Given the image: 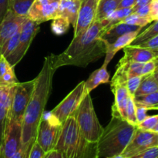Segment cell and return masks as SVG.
<instances>
[{
  "label": "cell",
  "instance_id": "cell-1",
  "mask_svg": "<svg viewBox=\"0 0 158 158\" xmlns=\"http://www.w3.org/2000/svg\"><path fill=\"white\" fill-rule=\"evenodd\" d=\"M56 69L52 54L45 57L43 68L35 78L32 94L23 115L21 146L31 147L35 141L39 124L51 94L52 79Z\"/></svg>",
  "mask_w": 158,
  "mask_h": 158
},
{
  "label": "cell",
  "instance_id": "cell-2",
  "mask_svg": "<svg viewBox=\"0 0 158 158\" xmlns=\"http://www.w3.org/2000/svg\"><path fill=\"white\" fill-rule=\"evenodd\" d=\"M107 29L102 21H94L84 32L73 37L69 46L62 53L57 56L52 54L55 67H86L106 55V45L102 39V35Z\"/></svg>",
  "mask_w": 158,
  "mask_h": 158
},
{
  "label": "cell",
  "instance_id": "cell-3",
  "mask_svg": "<svg viewBox=\"0 0 158 158\" xmlns=\"http://www.w3.org/2000/svg\"><path fill=\"white\" fill-rule=\"evenodd\" d=\"M136 129L137 126L124 119L112 116L97 142V157L106 158L122 154L132 139Z\"/></svg>",
  "mask_w": 158,
  "mask_h": 158
},
{
  "label": "cell",
  "instance_id": "cell-4",
  "mask_svg": "<svg viewBox=\"0 0 158 158\" xmlns=\"http://www.w3.org/2000/svg\"><path fill=\"white\" fill-rule=\"evenodd\" d=\"M54 150L62 153L64 158H98L97 143H91L83 137L74 114L62 125Z\"/></svg>",
  "mask_w": 158,
  "mask_h": 158
},
{
  "label": "cell",
  "instance_id": "cell-5",
  "mask_svg": "<svg viewBox=\"0 0 158 158\" xmlns=\"http://www.w3.org/2000/svg\"><path fill=\"white\" fill-rule=\"evenodd\" d=\"M74 115L83 137L91 143H97L103 133V127L96 114L90 94L83 97Z\"/></svg>",
  "mask_w": 158,
  "mask_h": 158
},
{
  "label": "cell",
  "instance_id": "cell-6",
  "mask_svg": "<svg viewBox=\"0 0 158 158\" xmlns=\"http://www.w3.org/2000/svg\"><path fill=\"white\" fill-rule=\"evenodd\" d=\"M63 123L51 112H44L39 124L35 142L46 153L55 148Z\"/></svg>",
  "mask_w": 158,
  "mask_h": 158
},
{
  "label": "cell",
  "instance_id": "cell-7",
  "mask_svg": "<svg viewBox=\"0 0 158 158\" xmlns=\"http://www.w3.org/2000/svg\"><path fill=\"white\" fill-rule=\"evenodd\" d=\"M35 85V79L30 81L19 83L14 86L12 103L9 110V120L23 123V115L29 103Z\"/></svg>",
  "mask_w": 158,
  "mask_h": 158
},
{
  "label": "cell",
  "instance_id": "cell-8",
  "mask_svg": "<svg viewBox=\"0 0 158 158\" xmlns=\"http://www.w3.org/2000/svg\"><path fill=\"white\" fill-rule=\"evenodd\" d=\"M40 23L26 18L22 25L19 39L16 48L10 56L6 58L11 66L15 67V65L18 64L26 55L32 40L40 31Z\"/></svg>",
  "mask_w": 158,
  "mask_h": 158
},
{
  "label": "cell",
  "instance_id": "cell-9",
  "mask_svg": "<svg viewBox=\"0 0 158 158\" xmlns=\"http://www.w3.org/2000/svg\"><path fill=\"white\" fill-rule=\"evenodd\" d=\"M84 82L82 81L62 100L52 111H50L61 123L75 113L84 97Z\"/></svg>",
  "mask_w": 158,
  "mask_h": 158
},
{
  "label": "cell",
  "instance_id": "cell-10",
  "mask_svg": "<svg viewBox=\"0 0 158 158\" xmlns=\"http://www.w3.org/2000/svg\"><path fill=\"white\" fill-rule=\"evenodd\" d=\"M158 134L154 131H142L137 127L132 139L122 153L126 158H130L152 147L157 146Z\"/></svg>",
  "mask_w": 158,
  "mask_h": 158
},
{
  "label": "cell",
  "instance_id": "cell-11",
  "mask_svg": "<svg viewBox=\"0 0 158 158\" xmlns=\"http://www.w3.org/2000/svg\"><path fill=\"white\" fill-rule=\"evenodd\" d=\"M60 0H35L28 12L27 17L32 21L40 23L58 17Z\"/></svg>",
  "mask_w": 158,
  "mask_h": 158
},
{
  "label": "cell",
  "instance_id": "cell-12",
  "mask_svg": "<svg viewBox=\"0 0 158 158\" xmlns=\"http://www.w3.org/2000/svg\"><path fill=\"white\" fill-rule=\"evenodd\" d=\"M22 123L9 120L2 145L0 150V158H10L21 147Z\"/></svg>",
  "mask_w": 158,
  "mask_h": 158
},
{
  "label": "cell",
  "instance_id": "cell-13",
  "mask_svg": "<svg viewBox=\"0 0 158 158\" xmlns=\"http://www.w3.org/2000/svg\"><path fill=\"white\" fill-rule=\"evenodd\" d=\"M100 0H81L77 23L74 26V36L84 32L96 19Z\"/></svg>",
  "mask_w": 158,
  "mask_h": 158
},
{
  "label": "cell",
  "instance_id": "cell-14",
  "mask_svg": "<svg viewBox=\"0 0 158 158\" xmlns=\"http://www.w3.org/2000/svg\"><path fill=\"white\" fill-rule=\"evenodd\" d=\"M13 86L0 85V150L2 145L6 127L9 123V115L14 91Z\"/></svg>",
  "mask_w": 158,
  "mask_h": 158
},
{
  "label": "cell",
  "instance_id": "cell-15",
  "mask_svg": "<svg viewBox=\"0 0 158 158\" xmlns=\"http://www.w3.org/2000/svg\"><path fill=\"white\" fill-rule=\"evenodd\" d=\"M27 17L21 16L8 10L4 19L0 23V52L5 43L21 28Z\"/></svg>",
  "mask_w": 158,
  "mask_h": 158
},
{
  "label": "cell",
  "instance_id": "cell-16",
  "mask_svg": "<svg viewBox=\"0 0 158 158\" xmlns=\"http://www.w3.org/2000/svg\"><path fill=\"white\" fill-rule=\"evenodd\" d=\"M110 87L114 95V102L112 106V116L121 117L126 120V109L129 97L127 85H114L110 86Z\"/></svg>",
  "mask_w": 158,
  "mask_h": 158
},
{
  "label": "cell",
  "instance_id": "cell-17",
  "mask_svg": "<svg viewBox=\"0 0 158 158\" xmlns=\"http://www.w3.org/2000/svg\"><path fill=\"white\" fill-rule=\"evenodd\" d=\"M123 49L124 52L123 58L129 62L144 63L154 60L157 56V53L155 50L138 46L129 45Z\"/></svg>",
  "mask_w": 158,
  "mask_h": 158
},
{
  "label": "cell",
  "instance_id": "cell-18",
  "mask_svg": "<svg viewBox=\"0 0 158 158\" xmlns=\"http://www.w3.org/2000/svg\"><path fill=\"white\" fill-rule=\"evenodd\" d=\"M141 29H138V30L133 31V32H127V33L123 34V35L117 38L114 43H110V44H106V55H105V60L103 64L108 65L110 62L112 60L115 54L117 53L118 51L120 49H123L126 47L127 46H129L131 44L133 41L136 39L139 33L140 32Z\"/></svg>",
  "mask_w": 158,
  "mask_h": 158
},
{
  "label": "cell",
  "instance_id": "cell-19",
  "mask_svg": "<svg viewBox=\"0 0 158 158\" xmlns=\"http://www.w3.org/2000/svg\"><path fill=\"white\" fill-rule=\"evenodd\" d=\"M80 3L81 0H60L58 8V17L68 19L74 27L78 17Z\"/></svg>",
  "mask_w": 158,
  "mask_h": 158
},
{
  "label": "cell",
  "instance_id": "cell-20",
  "mask_svg": "<svg viewBox=\"0 0 158 158\" xmlns=\"http://www.w3.org/2000/svg\"><path fill=\"white\" fill-rule=\"evenodd\" d=\"M107 65L103 64L100 69L92 73L88 80L84 82V96L90 94L91 91L97 88L101 83H107L110 82V75L108 73Z\"/></svg>",
  "mask_w": 158,
  "mask_h": 158
},
{
  "label": "cell",
  "instance_id": "cell-21",
  "mask_svg": "<svg viewBox=\"0 0 158 158\" xmlns=\"http://www.w3.org/2000/svg\"><path fill=\"white\" fill-rule=\"evenodd\" d=\"M141 29L142 27L140 26H131L125 23H117L107 29V30L102 35V39L104 40L106 44H110L123 34Z\"/></svg>",
  "mask_w": 158,
  "mask_h": 158
},
{
  "label": "cell",
  "instance_id": "cell-22",
  "mask_svg": "<svg viewBox=\"0 0 158 158\" xmlns=\"http://www.w3.org/2000/svg\"><path fill=\"white\" fill-rule=\"evenodd\" d=\"M157 91H158V82L154 78V74L151 73L142 77L141 82L134 94V97H142Z\"/></svg>",
  "mask_w": 158,
  "mask_h": 158
},
{
  "label": "cell",
  "instance_id": "cell-23",
  "mask_svg": "<svg viewBox=\"0 0 158 158\" xmlns=\"http://www.w3.org/2000/svg\"><path fill=\"white\" fill-rule=\"evenodd\" d=\"M120 0H100L95 21H102L118 9Z\"/></svg>",
  "mask_w": 158,
  "mask_h": 158
},
{
  "label": "cell",
  "instance_id": "cell-24",
  "mask_svg": "<svg viewBox=\"0 0 158 158\" xmlns=\"http://www.w3.org/2000/svg\"><path fill=\"white\" fill-rule=\"evenodd\" d=\"M35 0H9V9L14 13L26 17Z\"/></svg>",
  "mask_w": 158,
  "mask_h": 158
},
{
  "label": "cell",
  "instance_id": "cell-25",
  "mask_svg": "<svg viewBox=\"0 0 158 158\" xmlns=\"http://www.w3.org/2000/svg\"><path fill=\"white\" fill-rule=\"evenodd\" d=\"M134 102L136 106H144L149 110H158V91L142 97H134Z\"/></svg>",
  "mask_w": 158,
  "mask_h": 158
},
{
  "label": "cell",
  "instance_id": "cell-26",
  "mask_svg": "<svg viewBox=\"0 0 158 158\" xmlns=\"http://www.w3.org/2000/svg\"><path fill=\"white\" fill-rule=\"evenodd\" d=\"M157 35H158V20H155L154 23L151 24L143 32H140L131 45V46H137Z\"/></svg>",
  "mask_w": 158,
  "mask_h": 158
},
{
  "label": "cell",
  "instance_id": "cell-27",
  "mask_svg": "<svg viewBox=\"0 0 158 158\" xmlns=\"http://www.w3.org/2000/svg\"><path fill=\"white\" fill-rule=\"evenodd\" d=\"M152 20L151 19L150 17H143L137 14L131 13V15H128L127 17L123 19L122 21H120L119 23H125V24L131 25V26H137L140 27H144L149 23H152Z\"/></svg>",
  "mask_w": 158,
  "mask_h": 158
},
{
  "label": "cell",
  "instance_id": "cell-28",
  "mask_svg": "<svg viewBox=\"0 0 158 158\" xmlns=\"http://www.w3.org/2000/svg\"><path fill=\"white\" fill-rule=\"evenodd\" d=\"M69 20L63 17H58L52 19V23L51 24V29L52 33L56 35H61L66 33L69 28Z\"/></svg>",
  "mask_w": 158,
  "mask_h": 158
},
{
  "label": "cell",
  "instance_id": "cell-29",
  "mask_svg": "<svg viewBox=\"0 0 158 158\" xmlns=\"http://www.w3.org/2000/svg\"><path fill=\"white\" fill-rule=\"evenodd\" d=\"M22 27V26H21ZM20 31H21V28L6 42L4 44V46H2L1 49V52H0V55H2L5 58H7L9 56H10L11 54L13 52V51L15 50V48H16L17 45L19 43V35H20Z\"/></svg>",
  "mask_w": 158,
  "mask_h": 158
},
{
  "label": "cell",
  "instance_id": "cell-30",
  "mask_svg": "<svg viewBox=\"0 0 158 158\" xmlns=\"http://www.w3.org/2000/svg\"><path fill=\"white\" fill-rule=\"evenodd\" d=\"M126 120L131 124L137 126V121L136 117V104L134 102V97L130 95L128 97L127 104L126 109Z\"/></svg>",
  "mask_w": 158,
  "mask_h": 158
},
{
  "label": "cell",
  "instance_id": "cell-31",
  "mask_svg": "<svg viewBox=\"0 0 158 158\" xmlns=\"http://www.w3.org/2000/svg\"><path fill=\"white\" fill-rule=\"evenodd\" d=\"M158 121V115L148 116L145 120L137 125V127L142 131H153Z\"/></svg>",
  "mask_w": 158,
  "mask_h": 158
},
{
  "label": "cell",
  "instance_id": "cell-32",
  "mask_svg": "<svg viewBox=\"0 0 158 158\" xmlns=\"http://www.w3.org/2000/svg\"><path fill=\"white\" fill-rule=\"evenodd\" d=\"M19 83L16 77H15L14 67H10L7 72L0 79V85L2 86H13Z\"/></svg>",
  "mask_w": 158,
  "mask_h": 158
},
{
  "label": "cell",
  "instance_id": "cell-33",
  "mask_svg": "<svg viewBox=\"0 0 158 158\" xmlns=\"http://www.w3.org/2000/svg\"><path fill=\"white\" fill-rule=\"evenodd\" d=\"M141 76H134V77H128L127 81V89L130 95L134 97V94L137 91L139 85L142 80Z\"/></svg>",
  "mask_w": 158,
  "mask_h": 158
},
{
  "label": "cell",
  "instance_id": "cell-34",
  "mask_svg": "<svg viewBox=\"0 0 158 158\" xmlns=\"http://www.w3.org/2000/svg\"><path fill=\"white\" fill-rule=\"evenodd\" d=\"M130 158H158V146L148 148Z\"/></svg>",
  "mask_w": 158,
  "mask_h": 158
},
{
  "label": "cell",
  "instance_id": "cell-35",
  "mask_svg": "<svg viewBox=\"0 0 158 158\" xmlns=\"http://www.w3.org/2000/svg\"><path fill=\"white\" fill-rule=\"evenodd\" d=\"M143 63H136V62H130L128 66V77H134V76H141L142 69H143Z\"/></svg>",
  "mask_w": 158,
  "mask_h": 158
},
{
  "label": "cell",
  "instance_id": "cell-36",
  "mask_svg": "<svg viewBox=\"0 0 158 158\" xmlns=\"http://www.w3.org/2000/svg\"><path fill=\"white\" fill-rule=\"evenodd\" d=\"M46 154H47V153L45 152V151L42 149L41 147L35 141L32 143V147H31V149L30 151H29L28 158H44L46 157Z\"/></svg>",
  "mask_w": 158,
  "mask_h": 158
},
{
  "label": "cell",
  "instance_id": "cell-37",
  "mask_svg": "<svg viewBox=\"0 0 158 158\" xmlns=\"http://www.w3.org/2000/svg\"><path fill=\"white\" fill-rule=\"evenodd\" d=\"M138 46L143 48H148V49H153V50H157L158 49V35H155L153 38L137 45Z\"/></svg>",
  "mask_w": 158,
  "mask_h": 158
},
{
  "label": "cell",
  "instance_id": "cell-38",
  "mask_svg": "<svg viewBox=\"0 0 158 158\" xmlns=\"http://www.w3.org/2000/svg\"><path fill=\"white\" fill-rule=\"evenodd\" d=\"M148 111H149V110L144 106H136V117H137V124L141 123L143 120L146 119V117L148 116Z\"/></svg>",
  "mask_w": 158,
  "mask_h": 158
},
{
  "label": "cell",
  "instance_id": "cell-39",
  "mask_svg": "<svg viewBox=\"0 0 158 158\" xmlns=\"http://www.w3.org/2000/svg\"><path fill=\"white\" fill-rule=\"evenodd\" d=\"M156 69V65L154 60H151L147 63H143V69H142V77L143 76L149 75V74L154 73Z\"/></svg>",
  "mask_w": 158,
  "mask_h": 158
},
{
  "label": "cell",
  "instance_id": "cell-40",
  "mask_svg": "<svg viewBox=\"0 0 158 158\" xmlns=\"http://www.w3.org/2000/svg\"><path fill=\"white\" fill-rule=\"evenodd\" d=\"M151 4V3H150ZM150 4L145 5V6H139V7L134 8L133 7V10H134V13L137 14V15H140L143 17H149L150 13Z\"/></svg>",
  "mask_w": 158,
  "mask_h": 158
},
{
  "label": "cell",
  "instance_id": "cell-41",
  "mask_svg": "<svg viewBox=\"0 0 158 158\" xmlns=\"http://www.w3.org/2000/svg\"><path fill=\"white\" fill-rule=\"evenodd\" d=\"M31 147L21 146L19 149V151L10 158H28Z\"/></svg>",
  "mask_w": 158,
  "mask_h": 158
},
{
  "label": "cell",
  "instance_id": "cell-42",
  "mask_svg": "<svg viewBox=\"0 0 158 158\" xmlns=\"http://www.w3.org/2000/svg\"><path fill=\"white\" fill-rule=\"evenodd\" d=\"M9 10V0H0V23Z\"/></svg>",
  "mask_w": 158,
  "mask_h": 158
},
{
  "label": "cell",
  "instance_id": "cell-43",
  "mask_svg": "<svg viewBox=\"0 0 158 158\" xmlns=\"http://www.w3.org/2000/svg\"><path fill=\"white\" fill-rule=\"evenodd\" d=\"M136 0H120L118 9L122 8H133L135 5Z\"/></svg>",
  "mask_w": 158,
  "mask_h": 158
},
{
  "label": "cell",
  "instance_id": "cell-44",
  "mask_svg": "<svg viewBox=\"0 0 158 158\" xmlns=\"http://www.w3.org/2000/svg\"><path fill=\"white\" fill-rule=\"evenodd\" d=\"M44 158H64L63 157L62 153L60 151H56V150H52V151H49L46 154V157Z\"/></svg>",
  "mask_w": 158,
  "mask_h": 158
},
{
  "label": "cell",
  "instance_id": "cell-45",
  "mask_svg": "<svg viewBox=\"0 0 158 158\" xmlns=\"http://www.w3.org/2000/svg\"><path fill=\"white\" fill-rule=\"evenodd\" d=\"M151 1H152V0H136V2L134 8L145 6V5H148L151 2Z\"/></svg>",
  "mask_w": 158,
  "mask_h": 158
},
{
  "label": "cell",
  "instance_id": "cell-46",
  "mask_svg": "<svg viewBox=\"0 0 158 158\" xmlns=\"http://www.w3.org/2000/svg\"><path fill=\"white\" fill-rule=\"evenodd\" d=\"M154 78L156 79V80H157V81L158 82V69H155V71H154Z\"/></svg>",
  "mask_w": 158,
  "mask_h": 158
},
{
  "label": "cell",
  "instance_id": "cell-47",
  "mask_svg": "<svg viewBox=\"0 0 158 158\" xmlns=\"http://www.w3.org/2000/svg\"><path fill=\"white\" fill-rule=\"evenodd\" d=\"M106 158H126L125 157H123L122 154H120V155H116V156H113V157H106Z\"/></svg>",
  "mask_w": 158,
  "mask_h": 158
},
{
  "label": "cell",
  "instance_id": "cell-48",
  "mask_svg": "<svg viewBox=\"0 0 158 158\" xmlns=\"http://www.w3.org/2000/svg\"><path fill=\"white\" fill-rule=\"evenodd\" d=\"M154 62H155V65H156V69H158V56L156 57L155 59H154Z\"/></svg>",
  "mask_w": 158,
  "mask_h": 158
},
{
  "label": "cell",
  "instance_id": "cell-49",
  "mask_svg": "<svg viewBox=\"0 0 158 158\" xmlns=\"http://www.w3.org/2000/svg\"><path fill=\"white\" fill-rule=\"evenodd\" d=\"M153 131H154V132H155V133H157V134H158V121H157V125H156V127H154V129L153 130Z\"/></svg>",
  "mask_w": 158,
  "mask_h": 158
},
{
  "label": "cell",
  "instance_id": "cell-50",
  "mask_svg": "<svg viewBox=\"0 0 158 158\" xmlns=\"http://www.w3.org/2000/svg\"><path fill=\"white\" fill-rule=\"evenodd\" d=\"M156 51V52H157V56H158V49H157V50H155Z\"/></svg>",
  "mask_w": 158,
  "mask_h": 158
},
{
  "label": "cell",
  "instance_id": "cell-51",
  "mask_svg": "<svg viewBox=\"0 0 158 158\" xmlns=\"http://www.w3.org/2000/svg\"><path fill=\"white\" fill-rule=\"evenodd\" d=\"M157 146H158V141H157Z\"/></svg>",
  "mask_w": 158,
  "mask_h": 158
},
{
  "label": "cell",
  "instance_id": "cell-52",
  "mask_svg": "<svg viewBox=\"0 0 158 158\" xmlns=\"http://www.w3.org/2000/svg\"><path fill=\"white\" fill-rule=\"evenodd\" d=\"M157 1H158V0H157Z\"/></svg>",
  "mask_w": 158,
  "mask_h": 158
}]
</instances>
